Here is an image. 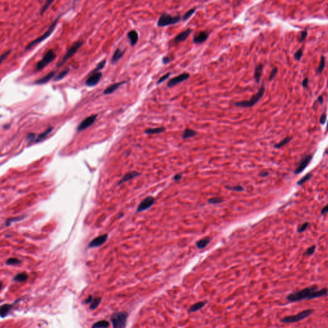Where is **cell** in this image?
Masks as SVG:
<instances>
[{"instance_id":"obj_38","label":"cell","mask_w":328,"mask_h":328,"mask_svg":"<svg viewBox=\"0 0 328 328\" xmlns=\"http://www.w3.org/2000/svg\"><path fill=\"white\" fill-rule=\"evenodd\" d=\"M69 68L65 69L64 70H63L62 71H61L60 73H58V75L56 76V78H55V81H60V80H61V79H62L67 75V74L69 73Z\"/></svg>"},{"instance_id":"obj_19","label":"cell","mask_w":328,"mask_h":328,"mask_svg":"<svg viewBox=\"0 0 328 328\" xmlns=\"http://www.w3.org/2000/svg\"><path fill=\"white\" fill-rule=\"evenodd\" d=\"M125 83H126V81H123L116 83V84H114L112 85H110V86L108 87L105 90H104L103 94H105V95H108V94H112V93L116 91V90L118 89L121 86H122V85L124 84Z\"/></svg>"},{"instance_id":"obj_37","label":"cell","mask_w":328,"mask_h":328,"mask_svg":"<svg viewBox=\"0 0 328 328\" xmlns=\"http://www.w3.org/2000/svg\"><path fill=\"white\" fill-rule=\"evenodd\" d=\"M106 63V59L105 58V59H104L102 61H101V62L98 63L94 70L91 71V73H96V72H100L101 70H102V69L105 67Z\"/></svg>"},{"instance_id":"obj_32","label":"cell","mask_w":328,"mask_h":328,"mask_svg":"<svg viewBox=\"0 0 328 328\" xmlns=\"http://www.w3.org/2000/svg\"><path fill=\"white\" fill-rule=\"evenodd\" d=\"M312 176H313V174H312L311 172L308 173V174H306L305 176L303 177L302 178H301V179L297 182V184L299 186L303 185V184H305L306 182H307L308 181L310 180Z\"/></svg>"},{"instance_id":"obj_11","label":"cell","mask_w":328,"mask_h":328,"mask_svg":"<svg viewBox=\"0 0 328 328\" xmlns=\"http://www.w3.org/2000/svg\"><path fill=\"white\" fill-rule=\"evenodd\" d=\"M190 74L188 73H184L182 74H180V75L174 77V78H172V79H170V80H169V81L167 83V87L170 88L174 87L175 85H178V84H180L181 82L186 81V79H188L190 78Z\"/></svg>"},{"instance_id":"obj_27","label":"cell","mask_w":328,"mask_h":328,"mask_svg":"<svg viewBox=\"0 0 328 328\" xmlns=\"http://www.w3.org/2000/svg\"><path fill=\"white\" fill-rule=\"evenodd\" d=\"M206 304V302H205V301H201V302H198L196 304H194V305L192 306L190 309H189V312H190V313H194V312H196L197 311L201 310V309L204 307Z\"/></svg>"},{"instance_id":"obj_48","label":"cell","mask_w":328,"mask_h":328,"mask_svg":"<svg viewBox=\"0 0 328 328\" xmlns=\"http://www.w3.org/2000/svg\"><path fill=\"white\" fill-rule=\"evenodd\" d=\"M307 35H308V31H307L305 30V31H302V32H301V35L299 37V41L300 42H303L306 39Z\"/></svg>"},{"instance_id":"obj_23","label":"cell","mask_w":328,"mask_h":328,"mask_svg":"<svg viewBox=\"0 0 328 328\" xmlns=\"http://www.w3.org/2000/svg\"><path fill=\"white\" fill-rule=\"evenodd\" d=\"M12 308V305H9V304H5V305H3L0 306V317L1 318H4L6 317Z\"/></svg>"},{"instance_id":"obj_41","label":"cell","mask_w":328,"mask_h":328,"mask_svg":"<svg viewBox=\"0 0 328 328\" xmlns=\"http://www.w3.org/2000/svg\"><path fill=\"white\" fill-rule=\"evenodd\" d=\"M303 55V48L299 49L297 51H296V52L295 53V54H294V57L295 60H297V61H299V60L301 59V58H302Z\"/></svg>"},{"instance_id":"obj_35","label":"cell","mask_w":328,"mask_h":328,"mask_svg":"<svg viewBox=\"0 0 328 328\" xmlns=\"http://www.w3.org/2000/svg\"><path fill=\"white\" fill-rule=\"evenodd\" d=\"M28 279V275L25 273H22L18 274L17 275L15 276L14 280L18 282H23L25 281L26 279Z\"/></svg>"},{"instance_id":"obj_28","label":"cell","mask_w":328,"mask_h":328,"mask_svg":"<svg viewBox=\"0 0 328 328\" xmlns=\"http://www.w3.org/2000/svg\"><path fill=\"white\" fill-rule=\"evenodd\" d=\"M293 139V137H285L284 139H283L282 140L280 141V142L278 144H276L274 146V147L275 149H280L283 147V146L287 145L288 144L290 143V141Z\"/></svg>"},{"instance_id":"obj_20","label":"cell","mask_w":328,"mask_h":328,"mask_svg":"<svg viewBox=\"0 0 328 328\" xmlns=\"http://www.w3.org/2000/svg\"><path fill=\"white\" fill-rule=\"evenodd\" d=\"M125 53V49L122 50L120 48H117L116 49L114 53V55L112 56L111 60V63L113 65L116 64V63L118 62V61L122 58Z\"/></svg>"},{"instance_id":"obj_29","label":"cell","mask_w":328,"mask_h":328,"mask_svg":"<svg viewBox=\"0 0 328 328\" xmlns=\"http://www.w3.org/2000/svg\"><path fill=\"white\" fill-rule=\"evenodd\" d=\"M54 1L55 0H46L44 5L41 8V11H40V14L43 15L44 13L46 12V10L51 7V5L53 4V3L54 2Z\"/></svg>"},{"instance_id":"obj_2","label":"cell","mask_w":328,"mask_h":328,"mask_svg":"<svg viewBox=\"0 0 328 328\" xmlns=\"http://www.w3.org/2000/svg\"><path fill=\"white\" fill-rule=\"evenodd\" d=\"M265 86H264L263 82L262 83V85H261L259 90L257 92V94H255L248 101H238V102L234 103V105L237 107H240L244 108H251L254 106L256 104H257L258 101H259L261 98L263 97V96L265 93Z\"/></svg>"},{"instance_id":"obj_30","label":"cell","mask_w":328,"mask_h":328,"mask_svg":"<svg viewBox=\"0 0 328 328\" xmlns=\"http://www.w3.org/2000/svg\"><path fill=\"white\" fill-rule=\"evenodd\" d=\"M325 66H326V58L324 56H321L319 65L317 70V73L321 74L325 68Z\"/></svg>"},{"instance_id":"obj_52","label":"cell","mask_w":328,"mask_h":328,"mask_svg":"<svg viewBox=\"0 0 328 328\" xmlns=\"http://www.w3.org/2000/svg\"><path fill=\"white\" fill-rule=\"evenodd\" d=\"M269 174H269V172H267V171H263V172H260L259 173V174H258V176H259L260 177L265 178V177H267L268 176H269Z\"/></svg>"},{"instance_id":"obj_55","label":"cell","mask_w":328,"mask_h":328,"mask_svg":"<svg viewBox=\"0 0 328 328\" xmlns=\"http://www.w3.org/2000/svg\"><path fill=\"white\" fill-rule=\"evenodd\" d=\"M317 101L319 103L320 105H322V103L324 102V98L322 97V96H320L318 97L317 98Z\"/></svg>"},{"instance_id":"obj_59","label":"cell","mask_w":328,"mask_h":328,"mask_svg":"<svg viewBox=\"0 0 328 328\" xmlns=\"http://www.w3.org/2000/svg\"><path fill=\"white\" fill-rule=\"evenodd\" d=\"M73 1H74V2H76V1H78V0H73Z\"/></svg>"},{"instance_id":"obj_49","label":"cell","mask_w":328,"mask_h":328,"mask_svg":"<svg viewBox=\"0 0 328 328\" xmlns=\"http://www.w3.org/2000/svg\"><path fill=\"white\" fill-rule=\"evenodd\" d=\"M326 119H327V116H326V112L323 113L321 115V118H320V124H322V125H324L325 124L326 122Z\"/></svg>"},{"instance_id":"obj_4","label":"cell","mask_w":328,"mask_h":328,"mask_svg":"<svg viewBox=\"0 0 328 328\" xmlns=\"http://www.w3.org/2000/svg\"><path fill=\"white\" fill-rule=\"evenodd\" d=\"M181 21V17L180 15H178L172 16V15L167 14L166 12H164L160 15L158 21H157V26H158V27H165V26L176 25Z\"/></svg>"},{"instance_id":"obj_7","label":"cell","mask_w":328,"mask_h":328,"mask_svg":"<svg viewBox=\"0 0 328 328\" xmlns=\"http://www.w3.org/2000/svg\"><path fill=\"white\" fill-rule=\"evenodd\" d=\"M84 44V42L83 41H78L74 42V43L69 47L68 50L67 51V52L65 55L63 56L62 60L58 63L57 67H60L63 65L67 62V60H68L69 58L73 57V56L77 53V51H78V49L83 46V44Z\"/></svg>"},{"instance_id":"obj_8","label":"cell","mask_w":328,"mask_h":328,"mask_svg":"<svg viewBox=\"0 0 328 328\" xmlns=\"http://www.w3.org/2000/svg\"><path fill=\"white\" fill-rule=\"evenodd\" d=\"M56 58V54L55 52L53 51V49H49L47 51L46 54L42 58L41 60L37 63L36 65V69L37 71L42 70L44 69L45 67H46L47 65L49 64L51 62H52L53 60L55 59Z\"/></svg>"},{"instance_id":"obj_17","label":"cell","mask_w":328,"mask_h":328,"mask_svg":"<svg viewBox=\"0 0 328 328\" xmlns=\"http://www.w3.org/2000/svg\"><path fill=\"white\" fill-rule=\"evenodd\" d=\"M127 37L129 40L131 46L133 47L138 42L139 36H138V33L137 31L135 30H132L129 31L128 33H127Z\"/></svg>"},{"instance_id":"obj_16","label":"cell","mask_w":328,"mask_h":328,"mask_svg":"<svg viewBox=\"0 0 328 328\" xmlns=\"http://www.w3.org/2000/svg\"><path fill=\"white\" fill-rule=\"evenodd\" d=\"M192 32V30L191 28L186 29L185 31H183L182 32L178 34L177 35L174 37V39H173V41H174V42H176V43H179V42H184L188 39V37L190 36V35L191 34Z\"/></svg>"},{"instance_id":"obj_31","label":"cell","mask_w":328,"mask_h":328,"mask_svg":"<svg viewBox=\"0 0 328 328\" xmlns=\"http://www.w3.org/2000/svg\"><path fill=\"white\" fill-rule=\"evenodd\" d=\"M53 130V128H49L47 130H46L44 133H42V134H40L38 137H37V139L35 140V142H41V140H42L43 139H44L45 138H46L47 135H48L49 133L52 132Z\"/></svg>"},{"instance_id":"obj_54","label":"cell","mask_w":328,"mask_h":328,"mask_svg":"<svg viewBox=\"0 0 328 328\" xmlns=\"http://www.w3.org/2000/svg\"><path fill=\"white\" fill-rule=\"evenodd\" d=\"M327 211H328L327 206L326 205V206H325L322 209V210H321V215H325V214H326V213L327 212Z\"/></svg>"},{"instance_id":"obj_13","label":"cell","mask_w":328,"mask_h":328,"mask_svg":"<svg viewBox=\"0 0 328 328\" xmlns=\"http://www.w3.org/2000/svg\"><path fill=\"white\" fill-rule=\"evenodd\" d=\"M154 201H155V200H154V198L152 196L147 197L140 202L139 205H138L137 210V212H142L149 209V208H151L153 206V204L154 203Z\"/></svg>"},{"instance_id":"obj_25","label":"cell","mask_w":328,"mask_h":328,"mask_svg":"<svg viewBox=\"0 0 328 328\" xmlns=\"http://www.w3.org/2000/svg\"><path fill=\"white\" fill-rule=\"evenodd\" d=\"M196 135H197V132L195 131V130L190 128H186L183 131L182 134V138L183 139H187V138L195 137Z\"/></svg>"},{"instance_id":"obj_1","label":"cell","mask_w":328,"mask_h":328,"mask_svg":"<svg viewBox=\"0 0 328 328\" xmlns=\"http://www.w3.org/2000/svg\"><path fill=\"white\" fill-rule=\"evenodd\" d=\"M327 289L324 288L318 290L317 286H311L306 287L299 291L294 293H291L287 297V299L289 302H297L303 299H313L320 297H323L327 295Z\"/></svg>"},{"instance_id":"obj_40","label":"cell","mask_w":328,"mask_h":328,"mask_svg":"<svg viewBox=\"0 0 328 328\" xmlns=\"http://www.w3.org/2000/svg\"><path fill=\"white\" fill-rule=\"evenodd\" d=\"M225 188L226 189H228V190L236 191V192H243L244 190V188L240 185H236V186H233L227 185V186H225Z\"/></svg>"},{"instance_id":"obj_9","label":"cell","mask_w":328,"mask_h":328,"mask_svg":"<svg viewBox=\"0 0 328 328\" xmlns=\"http://www.w3.org/2000/svg\"><path fill=\"white\" fill-rule=\"evenodd\" d=\"M312 159H313V156L311 154H308V155L301 158L299 162L297 167H296V169L294 170V174H299L304 171L306 169V168L308 167V165L310 164Z\"/></svg>"},{"instance_id":"obj_10","label":"cell","mask_w":328,"mask_h":328,"mask_svg":"<svg viewBox=\"0 0 328 328\" xmlns=\"http://www.w3.org/2000/svg\"><path fill=\"white\" fill-rule=\"evenodd\" d=\"M97 117L98 115H96V114H93V115L87 117V118L83 120L81 123L78 125V128H77V131L82 132L87 129L90 126H91L94 123L95 121H96Z\"/></svg>"},{"instance_id":"obj_22","label":"cell","mask_w":328,"mask_h":328,"mask_svg":"<svg viewBox=\"0 0 328 328\" xmlns=\"http://www.w3.org/2000/svg\"><path fill=\"white\" fill-rule=\"evenodd\" d=\"M210 241H211V238L210 236H206L197 241L196 243V246L198 249H204L210 243Z\"/></svg>"},{"instance_id":"obj_24","label":"cell","mask_w":328,"mask_h":328,"mask_svg":"<svg viewBox=\"0 0 328 328\" xmlns=\"http://www.w3.org/2000/svg\"><path fill=\"white\" fill-rule=\"evenodd\" d=\"M55 74V71H52V72H50L49 73H48L47 74V75L44 76L43 78H42L41 79H38L36 81V84H46V83L48 82L49 81H50L51 79L53 77H54Z\"/></svg>"},{"instance_id":"obj_12","label":"cell","mask_w":328,"mask_h":328,"mask_svg":"<svg viewBox=\"0 0 328 328\" xmlns=\"http://www.w3.org/2000/svg\"><path fill=\"white\" fill-rule=\"evenodd\" d=\"M102 78V73L96 72V73H90L89 78L85 81V85L88 87H94L100 81Z\"/></svg>"},{"instance_id":"obj_3","label":"cell","mask_w":328,"mask_h":328,"mask_svg":"<svg viewBox=\"0 0 328 328\" xmlns=\"http://www.w3.org/2000/svg\"><path fill=\"white\" fill-rule=\"evenodd\" d=\"M62 16V15H60L59 16L57 17V18L55 19V21H53L51 25H50V26L49 27V28L47 29V30L46 31V32H44L43 34L42 35L40 36L38 38H37L36 39L33 40V41L30 42V43H29L27 46H26L25 47V50L28 51V50H30L31 48H33V47H35V46H37V44H39L40 43H41L42 42H43L44 41H45L46 39L48 38V37L51 35L53 33V31L55 30L56 27H57V24L58 23V21H59L60 18Z\"/></svg>"},{"instance_id":"obj_21","label":"cell","mask_w":328,"mask_h":328,"mask_svg":"<svg viewBox=\"0 0 328 328\" xmlns=\"http://www.w3.org/2000/svg\"><path fill=\"white\" fill-rule=\"evenodd\" d=\"M263 69V65L262 63L257 65L255 67V73H254V78L257 84H259L260 81V78L262 76V71Z\"/></svg>"},{"instance_id":"obj_45","label":"cell","mask_w":328,"mask_h":328,"mask_svg":"<svg viewBox=\"0 0 328 328\" xmlns=\"http://www.w3.org/2000/svg\"><path fill=\"white\" fill-rule=\"evenodd\" d=\"M315 249H316V246L313 245V246H311L310 247H309L308 249L306 251V252L305 253V254L304 255H307V256H311L313 254L315 251Z\"/></svg>"},{"instance_id":"obj_50","label":"cell","mask_w":328,"mask_h":328,"mask_svg":"<svg viewBox=\"0 0 328 328\" xmlns=\"http://www.w3.org/2000/svg\"><path fill=\"white\" fill-rule=\"evenodd\" d=\"M308 84H309V78H308V77H306V78H305V79H303V81L302 82L303 87L305 88V89L307 88L308 86Z\"/></svg>"},{"instance_id":"obj_5","label":"cell","mask_w":328,"mask_h":328,"mask_svg":"<svg viewBox=\"0 0 328 328\" xmlns=\"http://www.w3.org/2000/svg\"><path fill=\"white\" fill-rule=\"evenodd\" d=\"M128 314L126 311L117 312L112 314L110 321L114 328H124L126 326Z\"/></svg>"},{"instance_id":"obj_44","label":"cell","mask_w":328,"mask_h":328,"mask_svg":"<svg viewBox=\"0 0 328 328\" xmlns=\"http://www.w3.org/2000/svg\"><path fill=\"white\" fill-rule=\"evenodd\" d=\"M309 224H309V222H305L304 224H303L302 225H301V226H299V228H297V232H298V233H303V232L305 231L306 230V229L308 228V227L309 226Z\"/></svg>"},{"instance_id":"obj_53","label":"cell","mask_w":328,"mask_h":328,"mask_svg":"<svg viewBox=\"0 0 328 328\" xmlns=\"http://www.w3.org/2000/svg\"><path fill=\"white\" fill-rule=\"evenodd\" d=\"M181 178H182V174H176L174 177H173V179L175 181H180V180H181Z\"/></svg>"},{"instance_id":"obj_18","label":"cell","mask_w":328,"mask_h":328,"mask_svg":"<svg viewBox=\"0 0 328 328\" xmlns=\"http://www.w3.org/2000/svg\"><path fill=\"white\" fill-rule=\"evenodd\" d=\"M140 173L138 172L137 171H131V172H127L124 175V176L122 177V179L119 181L118 185H121V184L126 183V182H127V181H128L130 180L133 179V178H135L136 177H138V176H140Z\"/></svg>"},{"instance_id":"obj_34","label":"cell","mask_w":328,"mask_h":328,"mask_svg":"<svg viewBox=\"0 0 328 328\" xmlns=\"http://www.w3.org/2000/svg\"><path fill=\"white\" fill-rule=\"evenodd\" d=\"M101 301V297H96L95 299H93L92 301H91V303H90V310H95V309L96 308L99 306V305H100Z\"/></svg>"},{"instance_id":"obj_14","label":"cell","mask_w":328,"mask_h":328,"mask_svg":"<svg viewBox=\"0 0 328 328\" xmlns=\"http://www.w3.org/2000/svg\"><path fill=\"white\" fill-rule=\"evenodd\" d=\"M108 238V234H103L102 235L99 236L92 240L89 244V247L90 248H94L97 247L102 246L105 243L106 241L107 240Z\"/></svg>"},{"instance_id":"obj_56","label":"cell","mask_w":328,"mask_h":328,"mask_svg":"<svg viewBox=\"0 0 328 328\" xmlns=\"http://www.w3.org/2000/svg\"><path fill=\"white\" fill-rule=\"evenodd\" d=\"M34 137H35V134H33V133H30V134H29V135H28L27 139H28V140L31 141V140H32L33 139Z\"/></svg>"},{"instance_id":"obj_43","label":"cell","mask_w":328,"mask_h":328,"mask_svg":"<svg viewBox=\"0 0 328 328\" xmlns=\"http://www.w3.org/2000/svg\"><path fill=\"white\" fill-rule=\"evenodd\" d=\"M6 263L7 265H17V264H19L21 263V261L18 260L17 258H11L7 260Z\"/></svg>"},{"instance_id":"obj_26","label":"cell","mask_w":328,"mask_h":328,"mask_svg":"<svg viewBox=\"0 0 328 328\" xmlns=\"http://www.w3.org/2000/svg\"><path fill=\"white\" fill-rule=\"evenodd\" d=\"M165 131V128L158 127V128H148L145 131V133L148 135H154L163 133Z\"/></svg>"},{"instance_id":"obj_33","label":"cell","mask_w":328,"mask_h":328,"mask_svg":"<svg viewBox=\"0 0 328 328\" xmlns=\"http://www.w3.org/2000/svg\"><path fill=\"white\" fill-rule=\"evenodd\" d=\"M110 326V323L108 321H101L96 322L95 324L92 325L93 328H99V327H108Z\"/></svg>"},{"instance_id":"obj_47","label":"cell","mask_w":328,"mask_h":328,"mask_svg":"<svg viewBox=\"0 0 328 328\" xmlns=\"http://www.w3.org/2000/svg\"><path fill=\"white\" fill-rule=\"evenodd\" d=\"M10 52H11V51L9 50V51H7L5 52L4 53H3L2 55H0V64H1L2 62H3L5 59H6L8 56H9V55L10 53Z\"/></svg>"},{"instance_id":"obj_46","label":"cell","mask_w":328,"mask_h":328,"mask_svg":"<svg viewBox=\"0 0 328 328\" xmlns=\"http://www.w3.org/2000/svg\"><path fill=\"white\" fill-rule=\"evenodd\" d=\"M170 75V73H167V74H164V76H162L161 78L158 79V81H157V84H162V83H163L165 81H166L167 79L169 78Z\"/></svg>"},{"instance_id":"obj_15","label":"cell","mask_w":328,"mask_h":328,"mask_svg":"<svg viewBox=\"0 0 328 328\" xmlns=\"http://www.w3.org/2000/svg\"><path fill=\"white\" fill-rule=\"evenodd\" d=\"M210 33L206 30L200 31L197 34H196L193 38V42L194 44H200L206 41V40L208 39Z\"/></svg>"},{"instance_id":"obj_36","label":"cell","mask_w":328,"mask_h":328,"mask_svg":"<svg viewBox=\"0 0 328 328\" xmlns=\"http://www.w3.org/2000/svg\"><path fill=\"white\" fill-rule=\"evenodd\" d=\"M195 12H196V8H193V9L188 10V11L183 15V17L181 18V20H183V21H187L189 18L192 17V15Z\"/></svg>"},{"instance_id":"obj_42","label":"cell","mask_w":328,"mask_h":328,"mask_svg":"<svg viewBox=\"0 0 328 328\" xmlns=\"http://www.w3.org/2000/svg\"><path fill=\"white\" fill-rule=\"evenodd\" d=\"M278 69L277 67H273V69H272V71L270 74V76H269V81H273V79L275 78L277 73H278Z\"/></svg>"},{"instance_id":"obj_58","label":"cell","mask_w":328,"mask_h":328,"mask_svg":"<svg viewBox=\"0 0 328 328\" xmlns=\"http://www.w3.org/2000/svg\"><path fill=\"white\" fill-rule=\"evenodd\" d=\"M2 287H3V284L1 282H0V291H1V290L2 289Z\"/></svg>"},{"instance_id":"obj_51","label":"cell","mask_w":328,"mask_h":328,"mask_svg":"<svg viewBox=\"0 0 328 328\" xmlns=\"http://www.w3.org/2000/svg\"><path fill=\"white\" fill-rule=\"evenodd\" d=\"M170 62V58L167 57V56H165V57H164L162 58V63H164V64H168L169 62Z\"/></svg>"},{"instance_id":"obj_39","label":"cell","mask_w":328,"mask_h":328,"mask_svg":"<svg viewBox=\"0 0 328 328\" xmlns=\"http://www.w3.org/2000/svg\"><path fill=\"white\" fill-rule=\"evenodd\" d=\"M224 201V200L222 198H221V197H212V198H210L208 199V202L210 204H219V203H222Z\"/></svg>"},{"instance_id":"obj_57","label":"cell","mask_w":328,"mask_h":328,"mask_svg":"<svg viewBox=\"0 0 328 328\" xmlns=\"http://www.w3.org/2000/svg\"><path fill=\"white\" fill-rule=\"evenodd\" d=\"M93 298H92V295H90L89 296V297H88L86 300H85V303L86 304H89L91 303V301H92Z\"/></svg>"},{"instance_id":"obj_60","label":"cell","mask_w":328,"mask_h":328,"mask_svg":"<svg viewBox=\"0 0 328 328\" xmlns=\"http://www.w3.org/2000/svg\"><path fill=\"white\" fill-rule=\"evenodd\" d=\"M0 302H1V299H0Z\"/></svg>"},{"instance_id":"obj_6","label":"cell","mask_w":328,"mask_h":328,"mask_svg":"<svg viewBox=\"0 0 328 328\" xmlns=\"http://www.w3.org/2000/svg\"><path fill=\"white\" fill-rule=\"evenodd\" d=\"M313 310L311 309H308V310H303L301 311L298 314L294 315H290L287 317H285L284 318L280 320V322H283V323L286 324H290V323H295V322H299L302 320L305 319L313 313Z\"/></svg>"}]
</instances>
